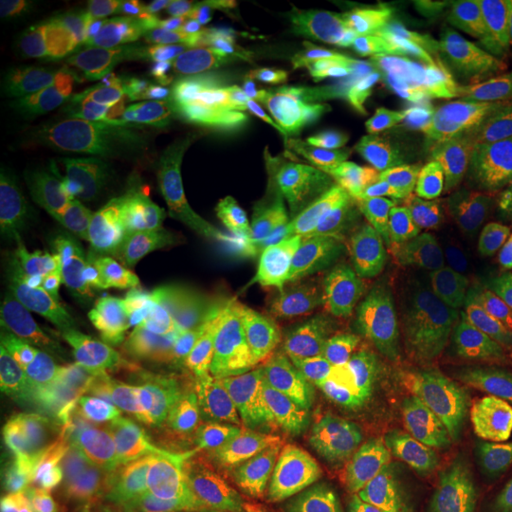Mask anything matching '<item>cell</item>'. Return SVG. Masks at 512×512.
<instances>
[{
    "label": "cell",
    "mask_w": 512,
    "mask_h": 512,
    "mask_svg": "<svg viewBox=\"0 0 512 512\" xmlns=\"http://www.w3.org/2000/svg\"><path fill=\"white\" fill-rule=\"evenodd\" d=\"M339 318L304 297L219 304L171 294L102 313L79 339L83 354L133 373L271 396L366 373L368 349Z\"/></svg>",
    "instance_id": "6da1fadb"
},
{
    "label": "cell",
    "mask_w": 512,
    "mask_h": 512,
    "mask_svg": "<svg viewBox=\"0 0 512 512\" xmlns=\"http://www.w3.org/2000/svg\"><path fill=\"white\" fill-rule=\"evenodd\" d=\"M366 145V119L354 114H302L283 121L219 119L176 138L169 159L202 176L219 200L240 202L278 183L311 152Z\"/></svg>",
    "instance_id": "7a4b0ae2"
},
{
    "label": "cell",
    "mask_w": 512,
    "mask_h": 512,
    "mask_svg": "<svg viewBox=\"0 0 512 512\" xmlns=\"http://www.w3.org/2000/svg\"><path fill=\"white\" fill-rule=\"evenodd\" d=\"M489 349L475 335L427 358L403 384L392 420L394 458L418 512H475L460 482L453 411L460 384Z\"/></svg>",
    "instance_id": "3957f363"
},
{
    "label": "cell",
    "mask_w": 512,
    "mask_h": 512,
    "mask_svg": "<svg viewBox=\"0 0 512 512\" xmlns=\"http://www.w3.org/2000/svg\"><path fill=\"white\" fill-rule=\"evenodd\" d=\"M185 185L169 166L143 178L140 197L128 214L81 238L36 249L27 266L64 294H88L131 278L176 247Z\"/></svg>",
    "instance_id": "277c9868"
},
{
    "label": "cell",
    "mask_w": 512,
    "mask_h": 512,
    "mask_svg": "<svg viewBox=\"0 0 512 512\" xmlns=\"http://www.w3.org/2000/svg\"><path fill=\"white\" fill-rule=\"evenodd\" d=\"M155 406L166 444L202 472V501H235L273 448V413L249 394H162Z\"/></svg>",
    "instance_id": "5b68a950"
},
{
    "label": "cell",
    "mask_w": 512,
    "mask_h": 512,
    "mask_svg": "<svg viewBox=\"0 0 512 512\" xmlns=\"http://www.w3.org/2000/svg\"><path fill=\"white\" fill-rule=\"evenodd\" d=\"M143 178L107 166H38L10 188L5 233L41 247L81 238L136 207Z\"/></svg>",
    "instance_id": "8992f818"
},
{
    "label": "cell",
    "mask_w": 512,
    "mask_h": 512,
    "mask_svg": "<svg viewBox=\"0 0 512 512\" xmlns=\"http://www.w3.org/2000/svg\"><path fill=\"white\" fill-rule=\"evenodd\" d=\"M60 441L76 491L93 512H171L183 498L164 482L155 441L138 422L67 425Z\"/></svg>",
    "instance_id": "52a82bcc"
},
{
    "label": "cell",
    "mask_w": 512,
    "mask_h": 512,
    "mask_svg": "<svg viewBox=\"0 0 512 512\" xmlns=\"http://www.w3.org/2000/svg\"><path fill=\"white\" fill-rule=\"evenodd\" d=\"M366 74L349 43L299 41L266 48L252 81L233 98L211 107L219 119L283 121L339 105L361 91Z\"/></svg>",
    "instance_id": "ba28073f"
},
{
    "label": "cell",
    "mask_w": 512,
    "mask_h": 512,
    "mask_svg": "<svg viewBox=\"0 0 512 512\" xmlns=\"http://www.w3.org/2000/svg\"><path fill=\"white\" fill-rule=\"evenodd\" d=\"M335 280V309L411 318L425 309L437 278L427 252H370L323 266Z\"/></svg>",
    "instance_id": "9c48e42d"
},
{
    "label": "cell",
    "mask_w": 512,
    "mask_h": 512,
    "mask_svg": "<svg viewBox=\"0 0 512 512\" xmlns=\"http://www.w3.org/2000/svg\"><path fill=\"white\" fill-rule=\"evenodd\" d=\"M117 110L121 128L119 152H138L166 143L200 114L188 91L174 76L147 60L133 46L117 50Z\"/></svg>",
    "instance_id": "30bf717a"
},
{
    "label": "cell",
    "mask_w": 512,
    "mask_h": 512,
    "mask_svg": "<svg viewBox=\"0 0 512 512\" xmlns=\"http://www.w3.org/2000/svg\"><path fill=\"white\" fill-rule=\"evenodd\" d=\"M117 55L83 62L55 83L46 102L50 133L67 145L119 150L121 128L117 110Z\"/></svg>",
    "instance_id": "8fae6325"
},
{
    "label": "cell",
    "mask_w": 512,
    "mask_h": 512,
    "mask_svg": "<svg viewBox=\"0 0 512 512\" xmlns=\"http://www.w3.org/2000/svg\"><path fill=\"white\" fill-rule=\"evenodd\" d=\"M169 264L159 271L164 285L176 297H195L219 304L266 302V285L275 271L273 264L242 259L221 247H188L178 240Z\"/></svg>",
    "instance_id": "7c38bea8"
},
{
    "label": "cell",
    "mask_w": 512,
    "mask_h": 512,
    "mask_svg": "<svg viewBox=\"0 0 512 512\" xmlns=\"http://www.w3.org/2000/svg\"><path fill=\"white\" fill-rule=\"evenodd\" d=\"M505 76L489 86H467L453 76L411 72L377 74L361 86L370 107L387 112H463L470 119H501Z\"/></svg>",
    "instance_id": "4fadbf2b"
},
{
    "label": "cell",
    "mask_w": 512,
    "mask_h": 512,
    "mask_svg": "<svg viewBox=\"0 0 512 512\" xmlns=\"http://www.w3.org/2000/svg\"><path fill=\"white\" fill-rule=\"evenodd\" d=\"M138 53L171 74L200 112L211 110L216 98V74L235 46L216 29H166L131 43Z\"/></svg>",
    "instance_id": "5bb4252c"
},
{
    "label": "cell",
    "mask_w": 512,
    "mask_h": 512,
    "mask_svg": "<svg viewBox=\"0 0 512 512\" xmlns=\"http://www.w3.org/2000/svg\"><path fill=\"white\" fill-rule=\"evenodd\" d=\"M437 181L460 188H491L512 181V119L477 121L432 152Z\"/></svg>",
    "instance_id": "9a60e30c"
},
{
    "label": "cell",
    "mask_w": 512,
    "mask_h": 512,
    "mask_svg": "<svg viewBox=\"0 0 512 512\" xmlns=\"http://www.w3.org/2000/svg\"><path fill=\"white\" fill-rule=\"evenodd\" d=\"M311 240L313 235L306 211L264 216L249 207L242 214L230 216L228 221L216 223L181 242L188 247H221L242 259L278 266L302 252Z\"/></svg>",
    "instance_id": "2e32d148"
},
{
    "label": "cell",
    "mask_w": 512,
    "mask_h": 512,
    "mask_svg": "<svg viewBox=\"0 0 512 512\" xmlns=\"http://www.w3.org/2000/svg\"><path fill=\"white\" fill-rule=\"evenodd\" d=\"M0 512H74L38 439L8 418L0 430Z\"/></svg>",
    "instance_id": "e0dca14e"
},
{
    "label": "cell",
    "mask_w": 512,
    "mask_h": 512,
    "mask_svg": "<svg viewBox=\"0 0 512 512\" xmlns=\"http://www.w3.org/2000/svg\"><path fill=\"white\" fill-rule=\"evenodd\" d=\"M467 119L463 112H384L366 119V145L387 155H430Z\"/></svg>",
    "instance_id": "ac0fdd59"
},
{
    "label": "cell",
    "mask_w": 512,
    "mask_h": 512,
    "mask_svg": "<svg viewBox=\"0 0 512 512\" xmlns=\"http://www.w3.org/2000/svg\"><path fill=\"white\" fill-rule=\"evenodd\" d=\"M86 8L67 0H5L0 5L3 46L29 48L67 36L81 24Z\"/></svg>",
    "instance_id": "d6986e66"
},
{
    "label": "cell",
    "mask_w": 512,
    "mask_h": 512,
    "mask_svg": "<svg viewBox=\"0 0 512 512\" xmlns=\"http://www.w3.org/2000/svg\"><path fill=\"white\" fill-rule=\"evenodd\" d=\"M304 0H226L219 8V29L233 46L261 48V43L297 27Z\"/></svg>",
    "instance_id": "ffe728a7"
},
{
    "label": "cell",
    "mask_w": 512,
    "mask_h": 512,
    "mask_svg": "<svg viewBox=\"0 0 512 512\" xmlns=\"http://www.w3.org/2000/svg\"><path fill=\"white\" fill-rule=\"evenodd\" d=\"M439 283L479 309L512 316V266L494 259H460L434 264Z\"/></svg>",
    "instance_id": "44dd1931"
},
{
    "label": "cell",
    "mask_w": 512,
    "mask_h": 512,
    "mask_svg": "<svg viewBox=\"0 0 512 512\" xmlns=\"http://www.w3.org/2000/svg\"><path fill=\"white\" fill-rule=\"evenodd\" d=\"M377 214V207L370 200L354 195H306V216L313 240L323 252H351L354 242L368 221Z\"/></svg>",
    "instance_id": "7402d4cb"
},
{
    "label": "cell",
    "mask_w": 512,
    "mask_h": 512,
    "mask_svg": "<svg viewBox=\"0 0 512 512\" xmlns=\"http://www.w3.org/2000/svg\"><path fill=\"white\" fill-rule=\"evenodd\" d=\"M432 169V152L430 155H387L377 166L375 183L389 202L401 214L413 216L430 207L432 190L425 188L427 171Z\"/></svg>",
    "instance_id": "603a6c76"
},
{
    "label": "cell",
    "mask_w": 512,
    "mask_h": 512,
    "mask_svg": "<svg viewBox=\"0 0 512 512\" xmlns=\"http://www.w3.org/2000/svg\"><path fill=\"white\" fill-rule=\"evenodd\" d=\"M354 249L370 252H427L430 249V226L406 214L377 209L368 226L358 233Z\"/></svg>",
    "instance_id": "cb8c5ba5"
},
{
    "label": "cell",
    "mask_w": 512,
    "mask_h": 512,
    "mask_svg": "<svg viewBox=\"0 0 512 512\" xmlns=\"http://www.w3.org/2000/svg\"><path fill=\"white\" fill-rule=\"evenodd\" d=\"M311 489L309 512H392L373 494V486L344 467H330Z\"/></svg>",
    "instance_id": "d4e9b609"
},
{
    "label": "cell",
    "mask_w": 512,
    "mask_h": 512,
    "mask_svg": "<svg viewBox=\"0 0 512 512\" xmlns=\"http://www.w3.org/2000/svg\"><path fill=\"white\" fill-rule=\"evenodd\" d=\"M486 15L484 5L465 0H430L422 15L415 19V29L432 43H465Z\"/></svg>",
    "instance_id": "484cf974"
},
{
    "label": "cell",
    "mask_w": 512,
    "mask_h": 512,
    "mask_svg": "<svg viewBox=\"0 0 512 512\" xmlns=\"http://www.w3.org/2000/svg\"><path fill=\"white\" fill-rule=\"evenodd\" d=\"M366 31V12L344 0H313L299 17L294 34L316 36V41L347 43Z\"/></svg>",
    "instance_id": "4316f807"
},
{
    "label": "cell",
    "mask_w": 512,
    "mask_h": 512,
    "mask_svg": "<svg viewBox=\"0 0 512 512\" xmlns=\"http://www.w3.org/2000/svg\"><path fill=\"white\" fill-rule=\"evenodd\" d=\"M318 242L311 240L302 252L294 254L292 259L275 266L266 285V302H285V299H302V294L309 290L313 275V259H316Z\"/></svg>",
    "instance_id": "83f0119b"
},
{
    "label": "cell",
    "mask_w": 512,
    "mask_h": 512,
    "mask_svg": "<svg viewBox=\"0 0 512 512\" xmlns=\"http://www.w3.org/2000/svg\"><path fill=\"white\" fill-rule=\"evenodd\" d=\"M465 43H425L420 48L401 50L399 69L418 76H448L463 57Z\"/></svg>",
    "instance_id": "f1b7e54d"
},
{
    "label": "cell",
    "mask_w": 512,
    "mask_h": 512,
    "mask_svg": "<svg viewBox=\"0 0 512 512\" xmlns=\"http://www.w3.org/2000/svg\"><path fill=\"white\" fill-rule=\"evenodd\" d=\"M264 53H266L264 46L261 48H238L235 46L226 57H223L219 74H216L214 105H219V102L238 95L242 88L252 81V76L256 72V67H259Z\"/></svg>",
    "instance_id": "f546056e"
},
{
    "label": "cell",
    "mask_w": 512,
    "mask_h": 512,
    "mask_svg": "<svg viewBox=\"0 0 512 512\" xmlns=\"http://www.w3.org/2000/svg\"><path fill=\"white\" fill-rule=\"evenodd\" d=\"M467 46L491 50L503 62H512V3L501 5L496 10H486L479 27L472 31Z\"/></svg>",
    "instance_id": "4dcf8cb0"
},
{
    "label": "cell",
    "mask_w": 512,
    "mask_h": 512,
    "mask_svg": "<svg viewBox=\"0 0 512 512\" xmlns=\"http://www.w3.org/2000/svg\"><path fill=\"white\" fill-rule=\"evenodd\" d=\"M505 74L508 72H505L501 57L491 53V50L472 48L460 57V62L448 76L467 83V86H489V83L498 81Z\"/></svg>",
    "instance_id": "1f68e13d"
},
{
    "label": "cell",
    "mask_w": 512,
    "mask_h": 512,
    "mask_svg": "<svg viewBox=\"0 0 512 512\" xmlns=\"http://www.w3.org/2000/svg\"><path fill=\"white\" fill-rule=\"evenodd\" d=\"M425 8V0H387V3L377 5L375 10L366 12V31L387 36L394 29H399L401 24L418 19Z\"/></svg>",
    "instance_id": "d6a6232c"
},
{
    "label": "cell",
    "mask_w": 512,
    "mask_h": 512,
    "mask_svg": "<svg viewBox=\"0 0 512 512\" xmlns=\"http://www.w3.org/2000/svg\"><path fill=\"white\" fill-rule=\"evenodd\" d=\"M313 501V489L306 486V489L297 491V494L280 496L278 501H273L264 512H309Z\"/></svg>",
    "instance_id": "836d02e7"
},
{
    "label": "cell",
    "mask_w": 512,
    "mask_h": 512,
    "mask_svg": "<svg viewBox=\"0 0 512 512\" xmlns=\"http://www.w3.org/2000/svg\"><path fill=\"white\" fill-rule=\"evenodd\" d=\"M512 117V72L505 74V91L501 102V119Z\"/></svg>",
    "instance_id": "e575fe53"
},
{
    "label": "cell",
    "mask_w": 512,
    "mask_h": 512,
    "mask_svg": "<svg viewBox=\"0 0 512 512\" xmlns=\"http://www.w3.org/2000/svg\"><path fill=\"white\" fill-rule=\"evenodd\" d=\"M171 512H209L207 508H204V505L197 501V498H192V496H183L181 501H178L174 508H171Z\"/></svg>",
    "instance_id": "d590c367"
}]
</instances>
